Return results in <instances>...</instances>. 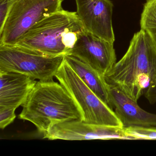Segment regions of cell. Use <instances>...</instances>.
Returning <instances> with one entry per match:
<instances>
[{
	"label": "cell",
	"mask_w": 156,
	"mask_h": 156,
	"mask_svg": "<svg viewBox=\"0 0 156 156\" xmlns=\"http://www.w3.org/2000/svg\"><path fill=\"white\" fill-rule=\"evenodd\" d=\"M115 87L137 102L156 84V47L143 30L136 33L124 56L105 75Z\"/></svg>",
	"instance_id": "1"
},
{
	"label": "cell",
	"mask_w": 156,
	"mask_h": 156,
	"mask_svg": "<svg viewBox=\"0 0 156 156\" xmlns=\"http://www.w3.org/2000/svg\"><path fill=\"white\" fill-rule=\"evenodd\" d=\"M20 119L30 121L45 134L54 126L73 120H83L81 109L60 83L38 81L22 105Z\"/></svg>",
	"instance_id": "2"
},
{
	"label": "cell",
	"mask_w": 156,
	"mask_h": 156,
	"mask_svg": "<svg viewBox=\"0 0 156 156\" xmlns=\"http://www.w3.org/2000/svg\"><path fill=\"white\" fill-rule=\"evenodd\" d=\"M83 30L76 12L62 9L36 23L14 45L44 56H66Z\"/></svg>",
	"instance_id": "3"
},
{
	"label": "cell",
	"mask_w": 156,
	"mask_h": 156,
	"mask_svg": "<svg viewBox=\"0 0 156 156\" xmlns=\"http://www.w3.org/2000/svg\"><path fill=\"white\" fill-rule=\"evenodd\" d=\"M82 111L83 122L123 128L114 110L99 98L64 59L55 75Z\"/></svg>",
	"instance_id": "4"
},
{
	"label": "cell",
	"mask_w": 156,
	"mask_h": 156,
	"mask_svg": "<svg viewBox=\"0 0 156 156\" xmlns=\"http://www.w3.org/2000/svg\"><path fill=\"white\" fill-rule=\"evenodd\" d=\"M63 0H16L2 31L0 45H14L36 23L62 9Z\"/></svg>",
	"instance_id": "5"
},
{
	"label": "cell",
	"mask_w": 156,
	"mask_h": 156,
	"mask_svg": "<svg viewBox=\"0 0 156 156\" xmlns=\"http://www.w3.org/2000/svg\"><path fill=\"white\" fill-rule=\"evenodd\" d=\"M64 57L44 56L15 45H0V73H19L34 80L51 81Z\"/></svg>",
	"instance_id": "6"
},
{
	"label": "cell",
	"mask_w": 156,
	"mask_h": 156,
	"mask_svg": "<svg viewBox=\"0 0 156 156\" xmlns=\"http://www.w3.org/2000/svg\"><path fill=\"white\" fill-rule=\"evenodd\" d=\"M76 14L84 30L114 43L113 3L110 0H75Z\"/></svg>",
	"instance_id": "7"
},
{
	"label": "cell",
	"mask_w": 156,
	"mask_h": 156,
	"mask_svg": "<svg viewBox=\"0 0 156 156\" xmlns=\"http://www.w3.org/2000/svg\"><path fill=\"white\" fill-rule=\"evenodd\" d=\"M49 140H130L124 128L89 124L81 120H73L57 124L44 135Z\"/></svg>",
	"instance_id": "8"
},
{
	"label": "cell",
	"mask_w": 156,
	"mask_h": 156,
	"mask_svg": "<svg viewBox=\"0 0 156 156\" xmlns=\"http://www.w3.org/2000/svg\"><path fill=\"white\" fill-rule=\"evenodd\" d=\"M73 55L105 76L116 62L114 43L84 30L71 50Z\"/></svg>",
	"instance_id": "9"
},
{
	"label": "cell",
	"mask_w": 156,
	"mask_h": 156,
	"mask_svg": "<svg viewBox=\"0 0 156 156\" xmlns=\"http://www.w3.org/2000/svg\"><path fill=\"white\" fill-rule=\"evenodd\" d=\"M108 105L114 110L123 128L156 126V114L145 111L137 101L115 87L110 85Z\"/></svg>",
	"instance_id": "10"
},
{
	"label": "cell",
	"mask_w": 156,
	"mask_h": 156,
	"mask_svg": "<svg viewBox=\"0 0 156 156\" xmlns=\"http://www.w3.org/2000/svg\"><path fill=\"white\" fill-rule=\"evenodd\" d=\"M36 83L23 74L0 73V107L17 109L25 103Z\"/></svg>",
	"instance_id": "11"
},
{
	"label": "cell",
	"mask_w": 156,
	"mask_h": 156,
	"mask_svg": "<svg viewBox=\"0 0 156 156\" xmlns=\"http://www.w3.org/2000/svg\"><path fill=\"white\" fill-rule=\"evenodd\" d=\"M65 59L86 85L108 105L109 85L105 76L73 55H66Z\"/></svg>",
	"instance_id": "12"
},
{
	"label": "cell",
	"mask_w": 156,
	"mask_h": 156,
	"mask_svg": "<svg viewBox=\"0 0 156 156\" xmlns=\"http://www.w3.org/2000/svg\"><path fill=\"white\" fill-rule=\"evenodd\" d=\"M140 29L146 32L156 47V0H147L140 20Z\"/></svg>",
	"instance_id": "13"
},
{
	"label": "cell",
	"mask_w": 156,
	"mask_h": 156,
	"mask_svg": "<svg viewBox=\"0 0 156 156\" xmlns=\"http://www.w3.org/2000/svg\"><path fill=\"white\" fill-rule=\"evenodd\" d=\"M124 129L130 140H156V126H131Z\"/></svg>",
	"instance_id": "14"
},
{
	"label": "cell",
	"mask_w": 156,
	"mask_h": 156,
	"mask_svg": "<svg viewBox=\"0 0 156 156\" xmlns=\"http://www.w3.org/2000/svg\"><path fill=\"white\" fill-rule=\"evenodd\" d=\"M16 108L0 107V128L4 129L13 122L16 118Z\"/></svg>",
	"instance_id": "15"
},
{
	"label": "cell",
	"mask_w": 156,
	"mask_h": 156,
	"mask_svg": "<svg viewBox=\"0 0 156 156\" xmlns=\"http://www.w3.org/2000/svg\"><path fill=\"white\" fill-rule=\"evenodd\" d=\"M16 0H0V32L2 31Z\"/></svg>",
	"instance_id": "16"
},
{
	"label": "cell",
	"mask_w": 156,
	"mask_h": 156,
	"mask_svg": "<svg viewBox=\"0 0 156 156\" xmlns=\"http://www.w3.org/2000/svg\"><path fill=\"white\" fill-rule=\"evenodd\" d=\"M144 95L151 104L156 103V84L150 87Z\"/></svg>",
	"instance_id": "17"
}]
</instances>
